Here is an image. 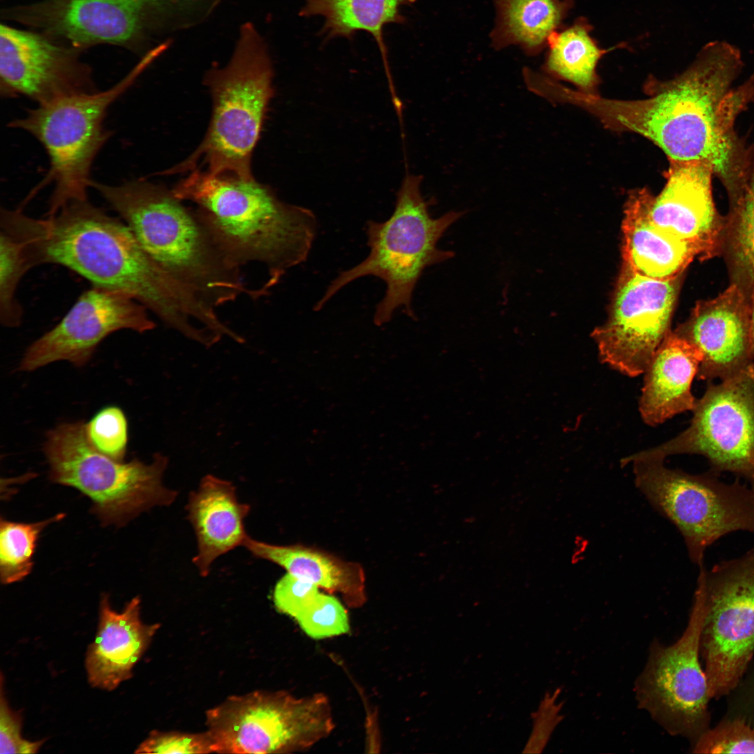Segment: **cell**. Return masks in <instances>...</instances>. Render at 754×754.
I'll use <instances>...</instances> for the list:
<instances>
[{"instance_id": "obj_21", "label": "cell", "mask_w": 754, "mask_h": 754, "mask_svg": "<svg viewBox=\"0 0 754 754\" xmlns=\"http://www.w3.org/2000/svg\"><path fill=\"white\" fill-rule=\"evenodd\" d=\"M651 193L633 191L626 202L622 222L624 267L647 278L667 281L678 278L695 257L693 244L656 226L649 214Z\"/></svg>"}, {"instance_id": "obj_1", "label": "cell", "mask_w": 754, "mask_h": 754, "mask_svg": "<svg viewBox=\"0 0 754 754\" xmlns=\"http://www.w3.org/2000/svg\"><path fill=\"white\" fill-rule=\"evenodd\" d=\"M11 230L21 239L31 267L64 266L93 286L124 293L169 328L200 344L205 329L221 325L216 309L176 281L142 247L123 221L87 198L71 201L45 218L15 210Z\"/></svg>"}, {"instance_id": "obj_9", "label": "cell", "mask_w": 754, "mask_h": 754, "mask_svg": "<svg viewBox=\"0 0 754 754\" xmlns=\"http://www.w3.org/2000/svg\"><path fill=\"white\" fill-rule=\"evenodd\" d=\"M636 487L681 533L691 561L703 566L709 546L734 531L754 534V484L725 483L715 473L693 475L663 460L635 459Z\"/></svg>"}, {"instance_id": "obj_6", "label": "cell", "mask_w": 754, "mask_h": 754, "mask_svg": "<svg viewBox=\"0 0 754 754\" xmlns=\"http://www.w3.org/2000/svg\"><path fill=\"white\" fill-rule=\"evenodd\" d=\"M273 73L266 43L251 24H244L228 64L206 75L213 102L210 125L177 171L192 170L202 159L210 173L253 178L251 156L272 96Z\"/></svg>"}, {"instance_id": "obj_25", "label": "cell", "mask_w": 754, "mask_h": 754, "mask_svg": "<svg viewBox=\"0 0 754 754\" xmlns=\"http://www.w3.org/2000/svg\"><path fill=\"white\" fill-rule=\"evenodd\" d=\"M492 1L496 15L490 33L491 47L500 50L517 45L528 56L547 47L573 5L572 0Z\"/></svg>"}, {"instance_id": "obj_2", "label": "cell", "mask_w": 754, "mask_h": 754, "mask_svg": "<svg viewBox=\"0 0 754 754\" xmlns=\"http://www.w3.org/2000/svg\"><path fill=\"white\" fill-rule=\"evenodd\" d=\"M172 191L197 205L237 266L258 264L265 269L262 295L306 260L317 235L312 211L286 203L253 178L194 169Z\"/></svg>"}, {"instance_id": "obj_16", "label": "cell", "mask_w": 754, "mask_h": 754, "mask_svg": "<svg viewBox=\"0 0 754 754\" xmlns=\"http://www.w3.org/2000/svg\"><path fill=\"white\" fill-rule=\"evenodd\" d=\"M148 312L124 293L93 286L79 297L59 323L27 348L19 369L32 371L61 360L82 367L113 332L130 330L143 333L154 329L156 323Z\"/></svg>"}, {"instance_id": "obj_8", "label": "cell", "mask_w": 754, "mask_h": 754, "mask_svg": "<svg viewBox=\"0 0 754 754\" xmlns=\"http://www.w3.org/2000/svg\"><path fill=\"white\" fill-rule=\"evenodd\" d=\"M151 61L149 57H142L129 73L107 90L38 105L24 117L8 124L31 134L47 153L50 168L40 186L53 183L54 187L46 215L71 201L87 198L91 165L111 136L103 126L107 111Z\"/></svg>"}, {"instance_id": "obj_34", "label": "cell", "mask_w": 754, "mask_h": 754, "mask_svg": "<svg viewBox=\"0 0 754 754\" xmlns=\"http://www.w3.org/2000/svg\"><path fill=\"white\" fill-rule=\"evenodd\" d=\"M3 675L1 674L0 753L30 754L38 752L45 739L31 741L23 738L22 711L11 709L3 691Z\"/></svg>"}, {"instance_id": "obj_4", "label": "cell", "mask_w": 754, "mask_h": 754, "mask_svg": "<svg viewBox=\"0 0 754 754\" xmlns=\"http://www.w3.org/2000/svg\"><path fill=\"white\" fill-rule=\"evenodd\" d=\"M422 177L408 175L397 193L394 209L385 221H369L365 231L368 256L355 266L341 272L327 286L313 309L320 311L344 286L362 277L372 276L385 284V295L377 304L374 323H389L397 310L414 318L413 294L424 269L453 257V252L439 249L437 243L447 229L464 214L452 211L434 219L431 201L421 194Z\"/></svg>"}, {"instance_id": "obj_26", "label": "cell", "mask_w": 754, "mask_h": 754, "mask_svg": "<svg viewBox=\"0 0 754 754\" xmlns=\"http://www.w3.org/2000/svg\"><path fill=\"white\" fill-rule=\"evenodd\" d=\"M591 25L580 17L569 27L554 33L548 40L543 69L552 77L574 84L579 91L595 94L596 72L601 57L611 49H603L591 35Z\"/></svg>"}, {"instance_id": "obj_11", "label": "cell", "mask_w": 754, "mask_h": 754, "mask_svg": "<svg viewBox=\"0 0 754 754\" xmlns=\"http://www.w3.org/2000/svg\"><path fill=\"white\" fill-rule=\"evenodd\" d=\"M699 568L700 652L709 697L718 698L738 685L754 655V547L709 570Z\"/></svg>"}, {"instance_id": "obj_24", "label": "cell", "mask_w": 754, "mask_h": 754, "mask_svg": "<svg viewBox=\"0 0 754 754\" xmlns=\"http://www.w3.org/2000/svg\"><path fill=\"white\" fill-rule=\"evenodd\" d=\"M415 0H304L300 15L320 17L324 23L320 31L325 41L334 38L353 39L357 32L372 36L381 54L390 81L387 48L384 29L388 24H404L401 10Z\"/></svg>"}, {"instance_id": "obj_3", "label": "cell", "mask_w": 754, "mask_h": 754, "mask_svg": "<svg viewBox=\"0 0 754 754\" xmlns=\"http://www.w3.org/2000/svg\"><path fill=\"white\" fill-rule=\"evenodd\" d=\"M150 257L176 281L216 309L248 293L242 269L198 212L161 185L143 179L91 180Z\"/></svg>"}, {"instance_id": "obj_28", "label": "cell", "mask_w": 754, "mask_h": 754, "mask_svg": "<svg viewBox=\"0 0 754 754\" xmlns=\"http://www.w3.org/2000/svg\"><path fill=\"white\" fill-rule=\"evenodd\" d=\"M65 517L59 513L34 523L0 520V579L3 584L23 580L34 566L33 557L40 533Z\"/></svg>"}, {"instance_id": "obj_27", "label": "cell", "mask_w": 754, "mask_h": 754, "mask_svg": "<svg viewBox=\"0 0 754 754\" xmlns=\"http://www.w3.org/2000/svg\"><path fill=\"white\" fill-rule=\"evenodd\" d=\"M723 251H725L733 281L746 289L754 278V156L751 158L739 198L729 205Z\"/></svg>"}, {"instance_id": "obj_12", "label": "cell", "mask_w": 754, "mask_h": 754, "mask_svg": "<svg viewBox=\"0 0 754 754\" xmlns=\"http://www.w3.org/2000/svg\"><path fill=\"white\" fill-rule=\"evenodd\" d=\"M692 411L686 430L658 446L623 458L621 463L697 454L709 460L714 473L731 472L754 484V362L719 384L709 381Z\"/></svg>"}, {"instance_id": "obj_35", "label": "cell", "mask_w": 754, "mask_h": 754, "mask_svg": "<svg viewBox=\"0 0 754 754\" xmlns=\"http://www.w3.org/2000/svg\"><path fill=\"white\" fill-rule=\"evenodd\" d=\"M561 689L545 693L538 710L532 714L533 728L523 750L524 753H540L547 746L553 732L563 719V702L559 701Z\"/></svg>"}, {"instance_id": "obj_10", "label": "cell", "mask_w": 754, "mask_h": 754, "mask_svg": "<svg viewBox=\"0 0 754 754\" xmlns=\"http://www.w3.org/2000/svg\"><path fill=\"white\" fill-rule=\"evenodd\" d=\"M215 753H286L306 750L334 728L323 693L297 697L286 691L233 695L207 711Z\"/></svg>"}, {"instance_id": "obj_5", "label": "cell", "mask_w": 754, "mask_h": 754, "mask_svg": "<svg viewBox=\"0 0 754 754\" xmlns=\"http://www.w3.org/2000/svg\"><path fill=\"white\" fill-rule=\"evenodd\" d=\"M220 1L38 0L4 8L1 17L82 50L110 45L145 56L165 36L201 22Z\"/></svg>"}, {"instance_id": "obj_31", "label": "cell", "mask_w": 754, "mask_h": 754, "mask_svg": "<svg viewBox=\"0 0 754 754\" xmlns=\"http://www.w3.org/2000/svg\"><path fill=\"white\" fill-rule=\"evenodd\" d=\"M86 436L100 452L124 461L128 444V422L123 411L117 406H107L84 423Z\"/></svg>"}, {"instance_id": "obj_7", "label": "cell", "mask_w": 754, "mask_h": 754, "mask_svg": "<svg viewBox=\"0 0 754 754\" xmlns=\"http://www.w3.org/2000/svg\"><path fill=\"white\" fill-rule=\"evenodd\" d=\"M51 482L73 487L89 498L101 525L121 527L156 506H168L177 491L163 477L168 459L155 453L151 463L114 460L88 441L84 423H63L49 431L43 445Z\"/></svg>"}, {"instance_id": "obj_20", "label": "cell", "mask_w": 754, "mask_h": 754, "mask_svg": "<svg viewBox=\"0 0 754 754\" xmlns=\"http://www.w3.org/2000/svg\"><path fill=\"white\" fill-rule=\"evenodd\" d=\"M186 510L197 542L193 563L207 577L216 559L243 546L251 507L239 501L232 482L208 474L189 494Z\"/></svg>"}, {"instance_id": "obj_29", "label": "cell", "mask_w": 754, "mask_h": 754, "mask_svg": "<svg viewBox=\"0 0 754 754\" xmlns=\"http://www.w3.org/2000/svg\"><path fill=\"white\" fill-rule=\"evenodd\" d=\"M30 269L20 239L1 227L0 320L6 327H17L22 323L23 309L16 294L22 278Z\"/></svg>"}, {"instance_id": "obj_19", "label": "cell", "mask_w": 754, "mask_h": 754, "mask_svg": "<svg viewBox=\"0 0 754 754\" xmlns=\"http://www.w3.org/2000/svg\"><path fill=\"white\" fill-rule=\"evenodd\" d=\"M140 610L139 596L117 612L111 607L108 595L102 594L97 633L84 662L92 687L111 691L133 677L134 666L160 628L158 623H144Z\"/></svg>"}, {"instance_id": "obj_18", "label": "cell", "mask_w": 754, "mask_h": 754, "mask_svg": "<svg viewBox=\"0 0 754 754\" xmlns=\"http://www.w3.org/2000/svg\"><path fill=\"white\" fill-rule=\"evenodd\" d=\"M675 333L701 353L699 380H722L753 363L747 295L734 282L715 298L698 302Z\"/></svg>"}, {"instance_id": "obj_32", "label": "cell", "mask_w": 754, "mask_h": 754, "mask_svg": "<svg viewBox=\"0 0 754 754\" xmlns=\"http://www.w3.org/2000/svg\"><path fill=\"white\" fill-rule=\"evenodd\" d=\"M694 753H754V728L744 720L724 721L696 739Z\"/></svg>"}, {"instance_id": "obj_30", "label": "cell", "mask_w": 754, "mask_h": 754, "mask_svg": "<svg viewBox=\"0 0 754 754\" xmlns=\"http://www.w3.org/2000/svg\"><path fill=\"white\" fill-rule=\"evenodd\" d=\"M295 620L306 635L315 640L344 635L350 630L344 606L332 595L321 592Z\"/></svg>"}, {"instance_id": "obj_23", "label": "cell", "mask_w": 754, "mask_h": 754, "mask_svg": "<svg viewBox=\"0 0 754 754\" xmlns=\"http://www.w3.org/2000/svg\"><path fill=\"white\" fill-rule=\"evenodd\" d=\"M243 547L256 558L274 563L296 577L340 593L350 607H360L366 602L364 572L357 563L302 545H273L249 535Z\"/></svg>"}, {"instance_id": "obj_13", "label": "cell", "mask_w": 754, "mask_h": 754, "mask_svg": "<svg viewBox=\"0 0 754 754\" xmlns=\"http://www.w3.org/2000/svg\"><path fill=\"white\" fill-rule=\"evenodd\" d=\"M704 616L702 598L695 591L681 636L669 646L654 640L635 682L639 708L672 735L699 736L707 722L710 697L699 659Z\"/></svg>"}, {"instance_id": "obj_22", "label": "cell", "mask_w": 754, "mask_h": 754, "mask_svg": "<svg viewBox=\"0 0 754 754\" xmlns=\"http://www.w3.org/2000/svg\"><path fill=\"white\" fill-rule=\"evenodd\" d=\"M702 355L691 343L670 332L645 370L639 409L643 421L656 426L693 411L696 399L691 385Z\"/></svg>"}, {"instance_id": "obj_17", "label": "cell", "mask_w": 754, "mask_h": 754, "mask_svg": "<svg viewBox=\"0 0 754 754\" xmlns=\"http://www.w3.org/2000/svg\"><path fill=\"white\" fill-rule=\"evenodd\" d=\"M667 182L657 196L651 193L649 214L661 230L695 246L700 258L723 250L725 218L713 198L712 167L702 161L669 159Z\"/></svg>"}, {"instance_id": "obj_15", "label": "cell", "mask_w": 754, "mask_h": 754, "mask_svg": "<svg viewBox=\"0 0 754 754\" xmlns=\"http://www.w3.org/2000/svg\"><path fill=\"white\" fill-rule=\"evenodd\" d=\"M83 52L40 31L1 23V96H23L42 105L97 91Z\"/></svg>"}, {"instance_id": "obj_37", "label": "cell", "mask_w": 754, "mask_h": 754, "mask_svg": "<svg viewBox=\"0 0 754 754\" xmlns=\"http://www.w3.org/2000/svg\"><path fill=\"white\" fill-rule=\"evenodd\" d=\"M750 320V353L754 360V278L752 279L746 289Z\"/></svg>"}, {"instance_id": "obj_14", "label": "cell", "mask_w": 754, "mask_h": 754, "mask_svg": "<svg viewBox=\"0 0 754 754\" xmlns=\"http://www.w3.org/2000/svg\"><path fill=\"white\" fill-rule=\"evenodd\" d=\"M677 279H653L623 266L609 318L592 333L603 363L630 377L644 373L670 332Z\"/></svg>"}, {"instance_id": "obj_36", "label": "cell", "mask_w": 754, "mask_h": 754, "mask_svg": "<svg viewBox=\"0 0 754 754\" xmlns=\"http://www.w3.org/2000/svg\"><path fill=\"white\" fill-rule=\"evenodd\" d=\"M316 585L289 573L281 577L273 591L275 608L295 618L304 610L320 592Z\"/></svg>"}, {"instance_id": "obj_33", "label": "cell", "mask_w": 754, "mask_h": 754, "mask_svg": "<svg viewBox=\"0 0 754 754\" xmlns=\"http://www.w3.org/2000/svg\"><path fill=\"white\" fill-rule=\"evenodd\" d=\"M215 753L212 739L206 731L199 733L151 731L135 753L201 754Z\"/></svg>"}]
</instances>
